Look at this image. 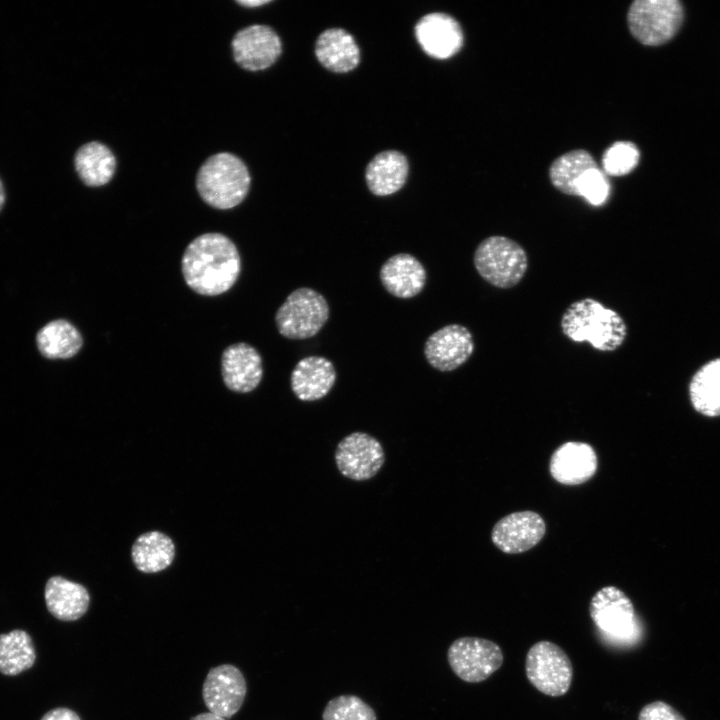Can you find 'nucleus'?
<instances>
[{"instance_id": "obj_1", "label": "nucleus", "mask_w": 720, "mask_h": 720, "mask_svg": "<svg viewBox=\"0 0 720 720\" xmlns=\"http://www.w3.org/2000/svg\"><path fill=\"white\" fill-rule=\"evenodd\" d=\"M181 269L186 284L194 292L217 296L236 283L241 258L230 238L217 232L205 233L187 245Z\"/></svg>"}, {"instance_id": "obj_2", "label": "nucleus", "mask_w": 720, "mask_h": 720, "mask_svg": "<svg viewBox=\"0 0 720 720\" xmlns=\"http://www.w3.org/2000/svg\"><path fill=\"white\" fill-rule=\"evenodd\" d=\"M560 327L568 339L587 341L602 352L618 350L628 333L626 322L617 311L591 297L572 302L561 316Z\"/></svg>"}, {"instance_id": "obj_3", "label": "nucleus", "mask_w": 720, "mask_h": 720, "mask_svg": "<svg viewBox=\"0 0 720 720\" xmlns=\"http://www.w3.org/2000/svg\"><path fill=\"white\" fill-rule=\"evenodd\" d=\"M250 174L237 156L220 152L210 156L199 168L196 188L204 202L213 208L230 209L247 196Z\"/></svg>"}, {"instance_id": "obj_4", "label": "nucleus", "mask_w": 720, "mask_h": 720, "mask_svg": "<svg viewBox=\"0 0 720 720\" xmlns=\"http://www.w3.org/2000/svg\"><path fill=\"white\" fill-rule=\"evenodd\" d=\"M473 263L477 273L490 285L509 289L519 284L525 276L528 255L515 240L493 235L478 244Z\"/></svg>"}, {"instance_id": "obj_5", "label": "nucleus", "mask_w": 720, "mask_h": 720, "mask_svg": "<svg viewBox=\"0 0 720 720\" xmlns=\"http://www.w3.org/2000/svg\"><path fill=\"white\" fill-rule=\"evenodd\" d=\"M590 617L601 635L610 642L632 644L640 636L633 603L615 586H605L592 597Z\"/></svg>"}, {"instance_id": "obj_6", "label": "nucleus", "mask_w": 720, "mask_h": 720, "mask_svg": "<svg viewBox=\"0 0 720 720\" xmlns=\"http://www.w3.org/2000/svg\"><path fill=\"white\" fill-rule=\"evenodd\" d=\"M329 318L325 297L309 287L292 291L275 314L278 332L288 339L302 340L315 336Z\"/></svg>"}, {"instance_id": "obj_7", "label": "nucleus", "mask_w": 720, "mask_h": 720, "mask_svg": "<svg viewBox=\"0 0 720 720\" xmlns=\"http://www.w3.org/2000/svg\"><path fill=\"white\" fill-rule=\"evenodd\" d=\"M683 8L677 0H636L627 13L631 34L642 44L661 45L678 31Z\"/></svg>"}, {"instance_id": "obj_8", "label": "nucleus", "mask_w": 720, "mask_h": 720, "mask_svg": "<svg viewBox=\"0 0 720 720\" xmlns=\"http://www.w3.org/2000/svg\"><path fill=\"white\" fill-rule=\"evenodd\" d=\"M525 672L529 682L543 694L557 697L570 688L573 667L568 655L553 642L542 640L531 646Z\"/></svg>"}, {"instance_id": "obj_9", "label": "nucleus", "mask_w": 720, "mask_h": 720, "mask_svg": "<svg viewBox=\"0 0 720 720\" xmlns=\"http://www.w3.org/2000/svg\"><path fill=\"white\" fill-rule=\"evenodd\" d=\"M447 660L462 680L478 683L486 680L503 663L501 648L494 642L477 637H461L448 648Z\"/></svg>"}, {"instance_id": "obj_10", "label": "nucleus", "mask_w": 720, "mask_h": 720, "mask_svg": "<svg viewBox=\"0 0 720 720\" xmlns=\"http://www.w3.org/2000/svg\"><path fill=\"white\" fill-rule=\"evenodd\" d=\"M334 457L339 472L354 481L373 478L385 462L382 444L365 432L345 436L337 444Z\"/></svg>"}, {"instance_id": "obj_11", "label": "nucleus", "mask_w": 720, "mask_h": 720, "mask_svg": "<svg viewBox=\"0 0 720 720\" xmlns=\"http://www.w3.org/2000/svg\"><path fill=\"white\" fill-rule=\"evenodd\" d=\"M246 693L247 684L244 675L231 664H221L211 668L202 686V698L209 712L225 719L240 710Z\"/></svg>"}, {"instance_id": "obj_12", "label": "nucleus", "mask_w": 720, "mask_h": 720, "mask_svg": "<svg viewBox=\"0 0 720 720\" xmlns=\"http://www.w3.org/2000/svg\"><path fill=\"white\" fill-rule=\"evenodd\" d=\"M235 62L248 71H260L274 64L282 52L278 34L267 25L254 24L238 31L232 39Z\"/></svg>"}, {"instance_id": "obj_13", "label": "nucleus", "mask_w": 720, "mask_h": 720, "mask_svg": "<svg viewBox=\"0 0 720 720\" xmlns=\"http://www.w3.org/2000/svg\"><path fill=\"white\" fill-rule=\"evenodd\" d=\"M475 349L473 335L461 324H449L436 330L426 340L424 355L436 370H456L472 356Z\"/></svg>"}, {"instance_id": "obj_14", "label": "nucleus", "mask_w": 720, "mask_h": 720, "mask_svg": "<svg viewBox=\"0 0 720 720\" xmlns=\"http://www.w3.org/2000/svg\"><path fill=\"white\" fill-rule=\"evenodd\" d=\"M545 532L546 524L537 512L517 511L504 516L494 525L491 540L502 552L517 554L536 546Z\"/></svg>"}, {"instance_id": "obj_15", "label": "nucleus", "mask_w": 720, "mask_h": 720, "mask_svg": "<svg viewBox=\"0 0 720 720\" xmlns=\"http://www.w3.org/2000/svg\"><path fill=\"white\" fill-rule=\"evenodd\" d=\"M416 39L429 56L447 59L455 55L463 45V33L459 23L445 13L423 16L415 26Z\"/></svg>"}, {"instance_id": "obj_16", "label": "nucleus", "mask_w": 720, "mask_h": 720, "mask_svg": "<svg viewBox=\"0 0 720 720\" xmlns=\"http://www.w3.org/2000/svg\"><path fill=\"white\" fill-rule=\"evenodd\" d=\"M221 373L228 389L238 393L251 392L262 380L261 355L250 344H232L222 353Z\"/></svg>"}, {"instance_id": "obj_17", "label": "nucleus", "mask_w": 720, "mask_h": 720, "mask_svg": "<svg viewBox=\"0 0 720 720\" xmlns=\"http://www.w3.org/2000/svg\"><path fill=\"white\" fill-rule=\"evenodd\" d=\"M597 455L593 447L579 441L559 446L550 459L551 476L563 485H580L591 479L597 470Z\"/></svg>"}, {"instance_id": "obj_18", "label": "nucleus", "mask_w": 720, "mask_h": 720, "mask_svg": "<svg viewBox=\"0 0 720 720\" xmlns=\"http://www.w3.org/2000/svg\"><path fill=\"white\" fill-rule=\"evenodd\" d=\"M336 382L333 363L322 356H307L298 361L290 376L294 395L301 401L324 398Z\"/></svg>"}, {"instance_id": "obj_19", "label": "nucleus", "mask_w": 720, "mask_h": 720, "mask_svg": "<svg viewBox=\"0 0 720 720\" xmlns=\"http://www.w3.org/2000/svg\"><path fill=\"white\" fill-rule=\"evenodd\" d=\"M383 287L392 296L402 299L418 295L426 283V270L413 255L399 253L389 257L380 268Z\"/></svg>"}, {"instance_id": "obj_20", "label": "nucleus", "mask_w": 720, "mask_h": 720, "mask_svg": "<svg viewBox=\"0 0 720 720\" xmlns=\"http://www.w3.org/2000/svg\"><path fill=\"white\" fill-rule=\"evenodd\" d=\"M44 597L50 614L66 622L80 619L90 604V595L83 585L61 576L48 579Z\"/></svg>"}, {"instance_id": "obj_21", "label": "nucleus", "mask_w": 720, "mask_h": 720, "mask_svg": "<svg viewBox=\"0 0 720 720\" xmlns=\"http://www.w3.org/2000/svg\"><path fill=\"white\" fill-rule=\"evenodd\" d=\"M315 54L322 66L336 73L349 72L356 68L360 61V51L355 39L341 28L322 32L315 44Z\"/></svg>"}, {"instance_id": "obj_22", "label": "nucleus", "mask_w": 720, "mask_h": 720, "mask_svg": "<svg viewBox=\"0 0 720 720\" xmlns=\"http://www.w3.org/2000/svg\"><path fill=\"white\" fill-rule=\"evenodd\" d=\"M408 176L406 157L398 151L388 150L377 154L366 168V182L377 196H388L400 190Z\"/></svg>"}, {"instance_id": "obj_23", "label": "nucleus", "mask_w": 720, "mask_h": 720, "mask_svg": "<svg viewBox=\"0 0 720 720\" xmlns=\"http://www.w3.org/2000/svg\"><path fill=\"white\" fill-rule=\"evenodd\" d=\"M36 345L47 359H69L75 356L83 345L78 329L65 319L48 322L36 334Z\"/></svg>"}, {"instance_id": "obj_24", "label": "nucleus", "mask_w": 720, "mask_h": 720, "mask_svg": "<svg viewBox=\"0 0 720 720\" xmlns=\"http://www.w3.org/2000/svg\"><path fill=\"white\" fill-rule=\"evenodd\" d=\"M74 166L84 184L98 187L112 179L116 169V158L106 145L92 141L77 150Z\"/></svg>"}, {"instance_id": "obj_25", "label": "nucleus", "mask_w": 720, "mask_h": 720, "mask_svg": "<svg viewBox=\"0 0 720 720\" xmlns=\"http://www.w3.org/2000/svg\"><path fill=\"white\" fill-rule=\"evenodd\" d=\"M131 556L138 570L156 573L167 568L174 560V543L159 531L147 532L136 539Z\"/></svg>"}, {"instance_id": "obj_26", "label": "nucleus", "mask_w": 720, "mask_h": 720, "mask_svg": "<svg viewBox=\"0 0 720 720\" xmlns=\"http://www.w3.org/2000/svg\"><path fill=\"white\" fill-rule=\"evenodd\" d=\"M689 397L698 413L707 417L720 416V358L707 362L694 374Z\"/></svg>"}, {"instance_id": "obj_27", "label": "nucleus", "mask_w": 720, "mask_h": 720, "mask_svg": "<svg viewBox=\"0 0 720 720\" xmlns=\"http://www.w3.org/2000/svg\"><path fill=\"white\" fill-rule=\"evenodd\" d=\"M32 637L22 629L0 634V673L16 676L30 669L36 661Z\"/></svg>"}, {"instance_id": "obj_28", "label": "nucleus", "mask_w": 720, "mask_h": 720, "mask_svg": "<svg viewBox=\"0 0 720 720\" xmlns=\"http://www.w3.org/2000/svg\"><path fill=\"white\" fill-rule=\"evenodd\" d=\"M594 158L585 150H573L558 157L551 165L549 176L555 188L575 196L578 179L588 170L597 167Z\"/></svg>"}, {"instance_id": "obj_29", "label": "nucleus", "mask_w": 720, "mask_h": 720, "mask_svg": "<svg viewBox=\"0 0 720 720\" xmlns=\"http://www.w3.org/2000/svg\"><path fill=\"white\" fill-rule=\"evenodd\" d=\"M375 711L355 695L331 699L322 713V720H376Z\"/></svg>"}, {"instance_id": "obj_30", "label": "nucleus", "mask_w": 720, "mask_h": 720, "mask_svg": "<svg viewBox=\"0 0 720 720\" xmlns=\"http://www.w3.org/2000/svg\"><path fill=\"white\" fill-rule=\"evenodd\" d=\"M639 157V150L634 143L628 141L616 142L603 154V171L606 175H626L636 167Z\"/></svg>"}, {"instance_id": "obj_31", "label": "nucleus", "mask_w": 720, "mask_h": 720, "mask_svg": "<svg viewBox=\"0 0 720 720\" xmlns=\"http://www.w3.org/2000/svg\"><path fill=\"white\" fill-rule=\"evenodd\" d=\"M610 193L609 180L599 167L586 171L576 182L575 196H581L591 205H603Z\"/></svg>"}, {"instance_id": "obj_32", "label": "nucleus", "mask_w": 720, "mask_h": 720, "mask_svg": "<svg viewBox=\"0 0 720 720\" xmlns=\"http://www.w3.org/2000/svg\"><path fill=\"white\" fill-rule=\"evenodd\" d=\"M638 720H686L675 708L663 701L646 704L639 712Z\"/></svg>"}, {"instance_id": "obj_33", "label": "nucleus", "mask_w": 720, "mask_h": 720, "mask_svg": "<svg viewBox=\"0 0 720 720\" xmlns=\"http://www.w3.org/2000/svg\"><path fill=\"white\" fill-rule=\"evenodd\" d=\"M40 720H81V718L70 708L57 707L47 711Z\"/></svg>"}, {"instance_id": "obj_34", "label": "nucleus", "mask_w": 720, "mask_h": 720, "mask_svg": "<svg viewBox=\"0 0 720 720\" xmlns=\"http://www.w3.org/2000/svg\"><path fill=\"white\" fill-rule=\"evenodd\" d=\"M239 5L244 7L254 8L270 3V0H241L236 1Z\"/></svg>"}, {"instance_id": "obj_35", "label": "nucleus", "mask_w": 720, "mask_h": 720, "mask_svg": "<svg viewBox=\"0 0 720 720\" xmlns=\"http://www.w3.org/2000/svg\"><path fill=\"white\" fill-rule=\"evenodd\" d=\"M191 720H226V719L219 715H216L212 712H205V713H200V714L194 716L193 718H191Z\"/></svg>"}, {"instance_id": "obj_36", "label": "nucleus", "mask_w": 720, "mask_h": 720, "mask_svg": "<svg viewBox=\"0 0 720 720\" xmlns=\"http://www.w3.org/2000/svg\"><path fill=\"white\" fill-rule=\"evenodd\" d=\"M4 202H5V190H4L3 184L0 180V210L2 209V207L4 205Z\"/></svg>"}]
</instances>
